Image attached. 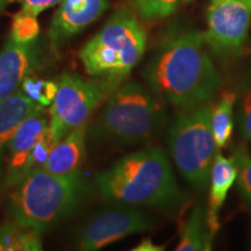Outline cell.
I'll use <instances>...</instances> for the list:
<instances>
[{"label":"cell","mask_w":251,"mask_h":251,"mask_svg":"<svg viewBox=\"0 0 251 251\" xmlns=\"http://www.w3.org/2000/svg\"><path fill=\"white\" fill-rule=\"evenodd\" d=\"M85 193L81 171L62 176L40 168L15 185L8 212L12 220L43 231L70 215Z\"/></svg>","instance_id":"cell-4"},{"label":"cell","mask_w":251,"mask_h":251,"mask_svg":"<svg viewBox=\"0 0 251 251\" xmlns=\"http://www.w3.org/2000/svg\"><path fill=\"white\" fill-rule=\"evenodd\" d=\"M251 25V0H213L207 11V46L221 56L243 48Z\"/></svg>","instance_id":"cell-8"},{"label":"cell","mask_w":251,"mask_h":251,"mask_svg":"<svg viewBox=\"0 0 251 251\" xmlns=\"http://www.w3.org/2000/svg\"><path fill=\"white\" fill-rule=\"evenodd\" d=\"M39 63L40 52L33 42L19 43L8 37L0 51V101L17 92Z\"/></svg>","instance_id":"cell-12"},{"label":"cell","mask_w":251,"mask_h":251,"mask_svg":"<svg viewBox=\"0 0 251 251\" xmlns=\"http://www.w3.org/2000/svg\"><path fill=\"white\" fill-rule=\"evenodd\" d=\"M54 146L55 142L54 140H52V136L51 134H50V130L48 128V130H47L46 133L37 140V142L34 144L33 149H31L29 156H28L26 165H25L24 178L26 177L27 175H29L31 171L45 166L47 159H48L49 153L51 151Z\"/></svg>","instance_id":"cell-23"},{"label":"cell","mask_w":251,"mask_h":251,"mask_svg":"<svg viewBox=\"0 0 251 251\" xmlns=\"http://www.w3.org/2000/svg\"><path fill=\"white\" fill-rule=\"evenodd\" d=\"M35 108V103L20 90L0 101V180L4 175L5 153L9 141L20 122Z\"/></svg>","instance_id":"cell-15"},{"label":"cell","mask_w":251,"mask_h":251,"mask_svg":"<svg viewBox=\"0 0 251 251\" xmlns=\"http://www.w3.org/2000/svg\"><path fill=\"white\" fill-rule=\"evenodd\" d=\"M87 125L75 128L52 147L43 169L54 175L81 171L86 156Z\"/></svg>","instance_id":"cell-14"},{"label":"cell","mask_w":251,"mask_h":251,"mask_svg":"<svg viewBox=\"0 0 251 251\" xmlns=\"http://www.w3.org/2000/svg\"><path fill=\"white\" fill-rule=\"evenodd\" d=\"M206 46L203 34L190 30L162 41L143 70L157 98L180 111L209 101L221 77Z\"/></svg>","instance_id":"cell-1"},{"label":"cell","mask_w":251,"mask_h":251,"mask_svg":"<svg viewBox=\"0 0 251 251\" xmlns=\"http://www.w3.org/2000/svg\"><path fill=\"white\" fill-rule=\"evenodd\" d=\"M57 93L49 108V130L55 144L75 128L87 125L93 112L121 84L105 78L86 79L75 72H63Z\"/></svg>","instance_id":"cell-7"},{"label":"cell","mask_w":251,"mask_h":251,"mask_svg":"<svg viewBox=\"0 0 251 251\" xmlns=\"http://www.w3.org/2000/svg\"><path fill=\"white\" fill-rule=\"evenodd\" d=\"M237 169L236 183L244 201L251 207V155L244 147H240L231 157Z\"/></svg>","instance_id":"cell-22"},{"label":"cell","mask_w":251,"mask_h":251,"mask_svg":"<svg viewBox=\"0 0 251 251\" xmlns=\"http://www.w3.org/2000/svg\"><path fill=\"white\" fill-rule=\"evenodd\" d=\"M237 120L240 133L243 139L251 140V81L241 87L236 94Z\"/></svg>","instance_id":"cell-24"},{"label":"cell","mask_w":251,"mask_h":251,"mask_svg":"<svg viewBox=\"0 0 251 251\" xmlns=\"http://www.w3.org/2000/svg\"><path fill=\"white\" fill-rule=\"evenodd\" d=\"M36 18L35 15L20 9V12L13 15L9 37L19 43L34 42L40 33V26Z\"/></svg>","instance_id":"cell-21"},{"label":"cell","mask_w":251,"mask_h":251,"mask_svg":"<svg viewBox=\"0 0 251 251\" xmlns=\"http://www.w3.org/2000/svg\"><path fill=\"white\" fill-rule=\"evenodd\" d=\"M184 1H188V0H184Z\"/></svg>","instance_id":"cell-28"},{"label":"cell","mask_w":251,"mask_h":251,"mask_svg":"<svg viewBox=\"0 0 251 251\" xmlns=\"http://www.w3.org/2000/svg\"><path fill=\"white\" fill-rule=\"evenodd\" d=\"M213 240L207 224L206 211L201 205H197L181 227L180 241L176 250L208 251L212 249Z\"/></svg>","instance_id":"cell-16"},{"label":"cell","mask_w":251,"mask_h":251,"mask_svg":"<svg viewBox=\"0 0 251 251\" xmlns=\"http://www.w3.org/2000/svg\"><path fill=\"white\" fill-rule=\"evenodd\" d=\"M146 46V31L136 15L129 9L120 8L83 46L79 58L91 77L122 84L142 59Z\"/></svg>","instance_id":"cell-5"},{"label":"cell","mask_w":251,"mask_h":251,"mask_svg":"<svg viewBox=\"0 0 251 251\" xmlns=\"http://www.w3.org/2000/svg\"><path fill=\"white\" fill-rule=\"evenodd\" d=\"M211 103L181 109L169 129V149L183 178L197 188L208 185L219 148L211 128Z\"/></svg>","instance_id":"cell-6"},{"label":"cell","mask_w":251,"mask_h":251,"mask_svg":"<svg viewBox=\"0 0 251 251\" xmlns=\"http://www.w3.org/2000/svg\"><path fill=\"white\" fill-rule=\"evenodd\" d=\"M153 221L134 207H111L94 214L78 237L80 250L94 251L129 235L152 229Z\"/></svg>","instance_id":"cell-9"},{"label":"cell","mask_w":251,"mask_h":251,"mask_svg":"<svg viewBox=\"0 0 251 251\" xmlns=\"http://www.w3.org/2000/svg\"><path fill=\"white\" fill-rule=\"evenodd\" d=\"M236 178L237 169L233 158H227L220 152L216 153L209 175L208 205L206 211L207 224L213 238L220 229V209L225 203L231 186L236 181Z\"/></svg>","instance_id":"cell-13"},{"label":"cell","mask_w":251,"mask_h":251,"mask_svg":"<svg viewBox=\"0 0 251 251\" xmlns=\"http://www.w3.org/2000/svg\"><path fill=\"white\" fill-rule=\"evenodd\" d=\"M236 93L225 91L215 105L211 106V128L216 147L225 148L230 142L234 131V107Z\"/></svg>","instance_id":"cell-18"},{"label":"cell","mask_w":251,"mask_h":251,"mask_svg":"<svg viewBox=\"0 0 251 251\" xmlns=\"http://www.w3.org/2000/svg\"><path fill=\"white\" fill-rule=\"evenodd\" d=\"M164 249V246L155 244L152 242L151 238H143L136 247L133 248V251H162Z\"/></svg>","instance_id":"cell-26"},{"label":"cell","mask_w":251,"mask_h":251,"mask_svg":"<svg viewBox=\"0 0 251 251\" xmlns=\"http://www.w3.org/2000/svg\"><path fill=\"white\" fill-rule=\"evenodd\" d=\"M42 250V230L11 220L0 226V251Z\"/></svg>","instance_id":"cell-17"},{"label":"cell","mask_w":251,"mask_h":251,"mask_svg":"<svg viewBox=\"0 0 251 251\" xmlns=\"http://www.w3.org/2000/svg\"><path fill=\"white\" fill-rule=\"evenodd\" d=\"M179 5V0H131L134 11L144 20H157L171 15Z\"/></svg>","instance_id":"cell-20"},{"label":"cell","mask_w":251,"mask_h":251,"mask_svg":"<svg viewBox=\"0 0 251 251\" xmlns=\"http://www.w3.org/2000/svg\"><path fill=\"white\" fill-rule=\"evenodd\" d=\"M18 1L21 4L23 11L37 17L41 12L59 4L62 0H18Z\"/></svg>","instance_id":"cell-25"},{"label":"cell","mask_w":251,"mask_h":251,"mask_svg":"<svg viewBox=\"0 0 251 251\" xmlns=\"http://www.w3.org/2000/svg\"><path fill=\"white\" fill-rule=\"evenodd\" d=\"M12 1H14V0H0V13H1V12L5 9L6 6Z\"/></svg>","instance_id":"cell-27"},{"label":"cell","mask_w":251,"mask_h":251,"mask_svg":"<svg viewBox=\"0 0 251 251\" xmlns=\"http://www.w3.org/2000/svg\"><path fill=\"white\" fill-rule=\"evenodd\" d=\"M100 196L128 206L176 208L184 201L164 150L150 147L122 157L96 176Z\"/></svg>","instance_id":"cell-2"},{"label":"cell","mask_w":251,"mask_h":251,"mask_svg":"<svg viewBox=\"0 0 251 251\" xmlns=\"http://www.w3.org/2000/svg\"><path fill=\"white\" fill-rule=\"evenodd\" d=\"M108 8V0H62L49 29L52 49H58L69 39L101 17Z\"/></svg>","instance_id":"cell-11"},{"label":"cell","mask_w":251,"mask_h":251,"mask_svg":"<svg viewBox=\"0 0 251 251\" xmlns=\"http://www.w3.org/2000/svg\"><path fill=\"white\" fill-rule=\"evenodd\" d=\"M57 81L41 79L31 77L30 75L23 80L20 91L29 98L37 107H50L57 93Z\"/></svg>","instance_id":"cell-19"},{"label":"cell","mask_w":251,"mask_h":251,"mask_svg":"<svg viewBox=\"0 0 251 251\" xmlns=\"http://www.w3.org/2000/svg\"><path fill=\"white\" fill-rule=\"evenodd\" d=\"M49 121L43 108L30 112L18 128L8 143L7 165L5 171V186L14 187L24 179L25 165L34 144L48 130Z\"/></svg>","instance_id":"cell-10"},{"label":"cell","mask_w":251,"mask_h":251,"mask_svg":"<svg viewBox=\"0 0 251 251\" xmlns=\"http://www.w3.org/2000/svg\"><path fill=\"white\" fill-rule=\"evenodd\" d=\"M166 121L161 99L136 81L121 84L103 101L101 111L89 127L86 137L120 146L147 142Z\"/></svg>","instance_id":"cell-3"}]
</instances>
